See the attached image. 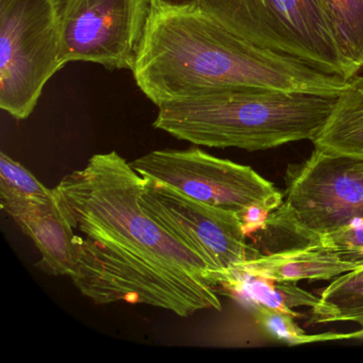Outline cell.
<instances>
[{
	"label": "cell",
	"mask_w": 363,
	"mask_h": 363,
	"mask_svg": "<svg viewBox=\"0 0 363 363\" xmlns=\"http://www.w3.org/2000/svg\"><path fill=\"white\" fill-rule=\"evenodd\" d=\"M361 267L363 262L346 260L335 250L305 245L264 256L260 255L233 267L267 279L297 284L301 280L337 278Z\"/></svg>",
	"instance_id": "cell-11"
},
{
	"label": "cell",
	"mask_w": 363,
	"mask_h": 363,
	"mask_svg": "<svg viewBox=\"0 0 363 363\" xmlns=\"http://www.w3.org/2000/svg\"><path fill=\"white\" fill-rule=\"evenodd\" d=\"M52 189L46 188L26 167L5 152L0 154V199L48 201Z\"/></svg>",
	"instance_id": "cell-17"
},
{
	"label": "cell",
	"mask_w": 363,
	"mask_h": 363,
	"mask_svg": "<svg viewBox=\"0 0 363 363\" xmlns=\"http://www.w3.org/2000/svg\"><path fill=\"white\" fill-rule=\"evenodd\" d=\"M60 58L108 69L135 67L150 6L148 0H52Z\"/></svg>",
	"instance_id": "cell-8"
},
{
	"label": "cell",
	"mask_w": 363,
	"mask_h": 363,
	"mask_svg": "<svg viewBox=\"0 0 363 363\" xmlns=\"http://www.w3.org/2000/svg\"><path fill=\"white\" fill-rule=\"evenodd\" d=\"M314 148L363 161V75L337 95L326 123L312 140Z\"/></svg>",
	"instance_id": "cell-12"
},
{
	"label": "cell",
	"mask_w": 363,
	"mask_h": 363,
	"mask_svg": "<svg viewBox=\"0 0 363 363\" xmlns=\"http://www.w3.org/2000/svg\"><path fill=\"white\" fill-rule=\"evenodd\" d=\"M152 9H197L201 0H148Z\"/></svg>",
	"instance_id": "cell-19"
},
{
	"label": "cell",
	"mask_w": 363,
	"mask_h": 363,
	"mask_svg": "<svg viewBox=\"0 0 363 363\" xmlns=\"http://www.w3.org/2000/svg\"><path fill=\"white\" fill-rule=\"evenodd\" d=\"M139 203L169 235L194 250L216 275L260 256L248 245L239 214L186 196L158 180L144 177Z\"/></svg>",
	"instance_id": "cell-9"
},
{
	"label": "cell",
	"mask_w": 363,
	"mask_h": 363,
	"mask_svg": "<svg viewBox=\"0 0 363 363\" xmlns=\"http://www.w3.org/2000/svg\"><path fill=\"white\" fill-rule=\"evenodd\" d=\"M218 286L228 296L252 308L261 306L294 318L301 316L294 311L295 308H313L320 299L313 293L299 288L296 282L276 281L235 267L220 274Z\"/></svg>",
	"instance_id": "cell-13"
},
{
	"label": "cell",
	"mask_w": 363,
	"mask_h": 363,
	"mask_svg": "<svg viewBox=\"0 0 363 363\" xmlns=\"http://www.w3.org/2000/svg\"><path fill=\"white\" fill-rule=\"evenodd\" d=\"M199 8L255 45L346 80L358 74L342 56L318 0H201Z\"/></svg>",
	"instance_id": "cell-4"
},
{
	"label": "cell",
	"mask_w": 363,
	"mask_h": 363,
	"mask_svg": "<svg viewBox=\"0 0 363 363\" xmlns=\"http://www.w3.org/2000/svg\"><path fill=\"white\" fill-rule=\"evenodd\" d=\"M337 95L242 86L159 106L154 127L195 145L264 150L313 140Z\"/></svg>",
	"instance_id": "cell-3"
},
{
	"label": "cell",
	"mask_w": 363,
	"mask_h": 363,
	"mask_svg": "<svg viewBox=\"0 0 363 363\" xmlns=\"http://www.w3.org/2000/svg\"><path fill=\"white\" fill-rule=\"evenodd\" d=\"M131 167L142 177L152 178L212 207L239 214L263 208L273 212L284 203L273 184L252 167L216 158L199 148L152 150Z\"/></svg>",
	"instance_id": "cell-7"
},
{
	"label": "cell",
	"mask_w": 363,
	"mask_h": 363,
	"mask_svg": "<svg viewBox=\"0 0 363 363\" xmlns=\"http://www.w3.org/2000/svg\"><path fill=\"white\" fill-rule=\"evenodd\" d=\"M252 310H254L257 323L262 327L267 335L275 337L278 341L286 342L292 345L363 337V329L358 333H320V335H308L295 323L294 316L291 314L276 311L261 306L252 308Z\"/></svg>",
	"instance_id": "cell-16"
},
{
	"label": "cell",
	"mask_w": 363,
	"mask_h": 363,
	"mask_svg": "<svg viewBox=\"0 0 363 363\" xmlns=\"http://www.w3.org/2000/svg\"><path fill=\"white\" fill-rule=\"evenodd\" d=\"M63 67L52 0H0V108L28 118Z\"/></svg>",
	"instance_id": "cell-6"
},
{
	"label": "cell",
	"mask_w": 363,
	"mask_h": 363,
	"mask_svg": "<svg viewBox=\"0 0 363 363\" xmlns=\"http://www.w3.org/2000/svg\"><path fill=\"white\" fill-rule=\"evenodd\" d=\"M352 322L363 328V267L335 278L312 308L311 324Z\"/></svg>",
	"instance_id": "cell-14"
},
{
	"label": "cell",
	"mask_w": 363,
	"mask_h": 363,
	"mask_svg": "<svg viewBox=\"0 0 363 363\" xmlns=\"http://www.w3.org/2000/svg\"><path fill=\"white\" fill-rule=\"evenodd\" d=\"M0 205L37 246L42 257L38 265L42 271L55 276L73 275L76 263L74 230L55 195L43 203L0 199Z\"/></svg>",
	"instance_id": "cell-10"
},
{
	"label": "cell",
	"mask_w": 363,
	"mask_h": 363,
	"mask_svg": "<svg viewBox=\"0 0 363 363\" xmlns=\"http://www.w3.org/2000/svg\"><path fill=\"white\" fill-rule=\"evenodd\" d=\"M363 218V161L314 148L288 171L286 201L267 226L313 243Z\"/></svg>",
	"instance_id": "cell-5"
},
{
	"label": "cell",
	"mask_w": 363,
	"mask_h": 363,
	"mask_svg": "<svg viewBox=\"0 0 363 363\" xmlns=\"http://www.w3.org/2000/svg\"><path fill=\"white\" fill-rule=\"evenodd\" d=\"M309 245L329 248L346 260L363 262V218L354 220L341 230L324 235Z\"/></svg>",
	"instance_id": "cell-18"
},
{
	"label": "cell",
	"mask_w": 363,
	"mask_h": 363,
	"mask_svg": "<svg viewBox=\"0 0 363 363\" xmlns=\"http://www.w3.org/2000/svg\"><path fill=\"white\" fill-rule=\"evenodd\" d=\"M343 58L363 71V0H318Z\"/></svg>",
	"instance_id": "cell-15"
},
{
	"label": "cell",
	"mask_w": 363,
	"mask_h": 363,
	"mask_svg": "<svg viewBox=\"0 0 363 363\" xmlns=\"http://www.w3.org/2000/svg\"><path fill=\"white\" fill-rule=\"evenodd\" d=\"M145 179L116 152L97 154L52 189L74 230L71 279L99 305L127 301L186 318L222 309L216 275L139 203Z\"/></svg>",
	"instance_id": "cell-1"
},
{
	"label": "cell",
	"mask_w": 363,
	"mask_h": 363,
	"mask_svg": "<svg viewBox=\"0 0 363 363\" xmlns=\"http://www.w3.org/2000/svg\"><path fill=\"white\" fill-rule=\"evenodd\" d=\"M131 72L158 107L242 86L339 95L350 80L255 45L201 8H150Z\"/></svg>",
	"instance_id": "cell-2"
}]
</instances>
